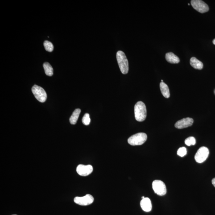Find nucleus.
Returning <instances> with one entry per match:
<instances>
[{
    "mask_svg": "<svg viewBox=\"0 0 215 215\" xmlns=\"http://www.w3.org/2000/svg\"><path fill=\"white\" fill-rule=\"evenodd\" d=\"M46 50L49 52H52L54 50V46L51 42L48 41H45L43 43Z\"/></svg>",
    "mask_w": 215,
    "mask_h": 215,
    "instance_id": "nucleus-17",
    "label": "nucleus"
},
{
    "mask_svg": "<svg viewBox=\"0 0 215 215\" xmlns=\"http://www.w3.org/2000/svg\"><path fill=\"white\" fill-rule=\"evenodd\" d=\"M152 187L155 193L159 196H164L167 193L165 184L161 180H154L152 183Z\"/></svg>",
    "mask_w": 215,
    "mask_h": 215,
    "instance_id": "nucleus-5",
    "label": "nucleus"
},
{
    "mask_svg": "<svg viewBox=\"0 0 215 215\" xmlns=\"http://www.w3.org/2000/svg\"><path fill=\"white\" fill-rule=\"evenodd\" d=\"M145 198V197H144V196H142V199H143L144 198Z\"/></svg>",
    "mask_w": 215,
    "mask_h": 215,
    "instance_id": "nucleus-23",
    "label": "nucleus"
},
{
    "mask_svg": "<svg viewBox=\"0 0 215 215\" xmlns=\"http://www.w3.org/2000/svg\"><path fill=\"white\" fill-rule=\"evenodd\" d=\"M190 64L196 69H202L204 67L203 63L195 57H192L190 59Z\"/></svg>",
    "mask_w": 215,
    "mask_h": 215,
    "instance_id": "nucleus-13",
    "label": "nucleus"
},
{
    "mask_svg": "<svg viewBox=\"0 0 215 215\" xmlns=\"http://www.w3.org/2000/svg\"><path fill=\"white\" fill-rule=\"evenodd\" d=\"M209 154V151L208 148L201 147L198 150L195 155V160L197 163H202L206 160Z\"/></svg>",
    "mask_w": 215,
    "mask_h": 215,
    "instance_id": "nucleus-7",
    "label": "nucleus"
},
{
    "mask_svg": "<svg viewBox=\"0 0 215 215\" xmlns=\"http://www.w3.org/2000/svg\"><path fill=\"white\" fill-rule=\"evenodd\" d=\"M32 91L35 98L41 102H44L46 101L47 95L44 89L41 87L34 85L32 89Z\"/></svg>",
    "mask_w": 215,
    "mask_h": 215,
    "instance_id": "nucleus-4",
    "label": "nucleus"
},
{
    "mask_svg": "<svg viewBox=\"0 0 215 215\" xmlns=\"http://www.w3.org/2000/svg\"><path fill=\"white\" fill-rule=\"evenodd\" d=\"M165 59L168 62L172 64H176L179 63L180 61L179 57L172 52H169L166 54Z\"/></svg>",
    "mask_w": 215,
    "mask_h": 215,
    "instance_id": "nucleus-12",
    "label": "nucleus"
},
{
    "mask_svg": "<svg viewBox=\"0 0 215 215\" xmlns=\"http://www.w3.org/2000/svg\"><path fill=\"white\" fill-rule=\"evenodd\" d=\"M94 198L91 195L87 194L82 197H76L74 201L76 204L80 206H86L90 205L93 202Z\"/></svg>",
    "mask_w": 215,
    "mask_h": 215,
    "instance_id": "nucleus-8",
    "label": "nucleus"
},
{
    "mask_svg": "<svg viewBox=\"0 0 215 215\" xmlns=\"http://www.w3.org/2000/svg\"><path fill=\"white\" fill-rule=\"evenodd\" d=\"M82 122L84 125L86 126H88L90 123L91 119L90 118V115L88 113H86L84 115L82 118Z\"/></svg>",
    "mask_w": 215,
    "mask_h": 215,
    "instance_id": "nucleus-19",
    "label": "nucleus"
},
{
    "mask_svg": "<svg viewBox=\"0 0 215 215\" xmlns=\"http://www.w3.org/2000/svg\"><path fill=\"white\" fill-rule=\"evenodd\" d=\"M134 113L136 120L138 122L144 121L147 117L146 105L142 101H139L134 106Z\"/></svg>",
    "mask_w": 215,
    "mask_h": 215,
    "instance_id": "nucleus-1",
    "label": "nucleus"
},
{
    "mask_svg": "<svg viewBox=\"0 0 215 215\" xmlns=\"http://www.w3.org/2000/svg\"><path fill=\"white\" fill-rule=\"evenodd\" d=\"M213 44H214L215 45V39H213Z\"/></svg>",
    "mask_w": 215,
    "mask_h": 215,
    "instance_id": "nucleus-22",
    "label": "nucleus"
},
{
    "mask_svg": "<svg viewBox=\"0 0 215 215\" xmlns=\"http://www.w3.org/2000/svg\"><path fill=\"white\" fill-rule=\"evenodd\" d=\"M80 112L81 110L79 109H76L74 110L69 119V122L72 125L76 124L78 119Z\"/></svg>",
    "mask_w": 215,
    "mask_h": 215,
    "instance_id": "nucleus-15",
    "label": "nucleus"
},
{
    "mask_svg": "<svg viewBox=\"0 0 215 215\" xmlns=\"http://www.w3.org/2000/svg\"><path fill=\"white\" fill-rule=\"evenodd\" d=\"M160 88L163 95L166 98H169L170 94L169 89L167 84L164 82H161L160 84Z\"/></svg>",
    "mask_w": 215,
    "mask_h": 215,
    "instance_id": "nucleus-14",
    "label": "nucleus"
},
{
    "mask_svg": "<svg viewBox=\"0 0 215 215\" xmlns=\"http://www.w3.org/2000/svg\"><path fill=\"white\" fill-rule=\"evenodd\" d=\"M193 122L194 120L192 118H184L176 122L175 124V126L176 128L183 129L192 126Z\"/></svg>",
    "mask_w": 215,
    "mask_h": 215,
    "instance_id": "nucleus-10",
    "label": "nucleus"
},
{
    "mask_svg": "<svg viewBox=\"0 0 215 215\" xmlns=\"http://www.w3.org/2000/svg\"><path fill=\"white\" fill-rule=\"evenodd\" d=\"M147 139V134L144 133H139L131 136L128 139V142L131 146H140L143 144Z\"/></svg>",
    "mask_w": 215,
    "mask_h": 215,
    "instance_id": "nucleus-3",
    "label": "nucleus"
},
{
    "mask_svg": "<svg viewBox=\"0 0 215 215\" xmlns=\"http://www.w3.org/2000/svg\"></svg>",
    "mask_w": 215,
    "mask_h": 215,
    "instance_id": "nucleus-24",
    "label": "nucleus"
},
{
    "mask_svg": "<svg viewBox=\"0 0 215 215\" xmlns=\"http://www.w3.org/2000/svg\"><path fill=\"white\" fill-rule=\"evenodd\" d=\"M187 154V149L185 147L180 148L177 151V155L179 156L183 157Z\"/></svg>",
    "mask_w": 215,
    "mask_h": 215,
    "instance_id": "nucleus-20",
    "label": "nucleus"
},
{
    "mask_svg": "<svg viewBox=\"0 0 215 215\" xmlns=\"http://www.w3.org/2000/svg\"><path fill=\"white\" fill-rule=\"evenodd\" d=\"M43 67L47 76H52L53 75V69L49 63L45 62L43 63Z\"/></svg>",
    "mask_w": 215,
    "mask_h": 215,
    "instance_id": "nucleus-16",
    "label": "nucleus"
},
{
    "mask_svg": "<svg viewBox=\"0 0 215 215\" xmlns=\"http://www.w3.org/2000/svg\"><path fill=\"white\" fill-rule=\"evenodd\" d=\"M141 208L144 211L149 212L152 209V204L150 199L148 198H145L142 199L140 202Z\"/></svg>",
    "mask_w": 215,
    "mask_h": 215,
    "instance_id": "nucleus-11",
    "label": "nucleus"
},
{
    "mask_svg": "<svg viewBox=\"0 0 215 215\" xmlns=\"http://www.w3.org/2000/svg\"><path fill=\"white\" fill-rule=\"evenodd\" d=\"M196 139L194 137H190L187 138L185 140V143L188 146H194L196 144Z\"/></svg>",
    "mask_w": 215,
    "mask_h": 215,
    "instance_id": "nucleus-18",
    "label": "nucleus"
},
{
    "mask_svg": "<svg viewBox=\"0 0 215 215\" xmlns=\"http://www.w3.org/2000/svg\"><path fill=\"white\" fill-rule=\"evenodd\" d=\"M191 4L193 8L199 13H204L209 11V8L208 5L201 0H192Z\"/></svg>",
    "mask_w": 215,
    "mask_h": 215,
    "instance_id": "nucleus-6",
    "label": "nucleus"
},
{
    "mask_svg": "<svg viewBox=\"0 0 215 215\" xmlns=\"http://www.w3.org/2000/svg\"><path fill=\"white\" fill-rule=\"evenodd\" d=\"M117 58L121 72L123 74H126L129 71V64L124 53L122 51H118L117 54Z\"/></svg>",
    "mask_w": 215,
    "mask_h": 215,
    "instance_id": "nucleus-2",
    "label": "nucleus"
},
{
    "mask_svg": "<svg viewBox=\"0 0 215 215\" xmlns=\"http://www.w3.org/2000/svg\"><path fill=\"white\" fill-rule=\"evenodd\" d=\"M212 184H213V186L215 187V178L212 179Z\"/></svg>",
    "mask_w": 215,
    "mask_h": 215,
    "instance_id": "nucleus-21",
    "label": "nucleus"
},
{
    "mask_svg": "<svg viewBox=\"0 0 215 215\" xmlns=\"http://www.w3.org/2000/svg\"><path fill=\"white\" fill-rule=\"evenodd\" d=\"M93 166L91 165H85L80 164L78 165L76 169V172L79 175L81 176H87L89 175L93 172Z\"/></svg>",
    "mask_w": 215,
    "mask_h": 215,
    "instance_id": "nucleus-9",
    "label": "nucleus"
}]
</instances>
